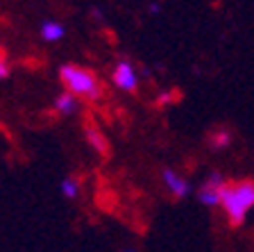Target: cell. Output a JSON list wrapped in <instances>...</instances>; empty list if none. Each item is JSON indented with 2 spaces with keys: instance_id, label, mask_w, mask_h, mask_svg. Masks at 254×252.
<instances>
[{
  "instance_id": "cell-10",
  "label": "cell",
  "mask_w": 254,
  "mask_h": 252,
  "mask_svg": "<svg viewBox=\"0 0 254 252\" xmlns=\"http://www.w3.org/2000/svg\"><path fill=\"white\" fill-rule=\"evenodd\" d=\"M229 141H232V132L229 130H218L211 137V146L213 148H227Z\"/></svg>"
},
{
  "instance_id": "cell-11",
  "label": "cell",
  "mask_w": 254,
  "mask_h": 252,
  "mask_svg": "<svg viewBox=\"0 0 254 252\" xmlns=\"http://www.w3.org/2000/svg\"><path fill=\"white\" fill-rule=\"evenodd\" d=\"M168 102H173V93H168V91H164V93L157 98V105L159 107H164V105H168Z\"/></svg>"
},
{
  "instance_id": "cell-13",
  "label": "cell",
  "mask_w": 254,
  "mask_h": 252,
  "mask_svg": "<svg viewBox=\"0 0 254 252\" xmlns=\"http://www.w3.org/2000/svg\"><path fill=\"white\" fill-rule=\"evenodd\" d=\"M148 9L152 11V14H157V11L161 9V5H159V2H150V5H148Z\"/></svg>"
},
{
  "instance_id": "cell-4",
  "label": "cell",
  "mask_w": 254,
  "mask_h": 252,
  "mask_svg": "<svg viewBox=\"0 0 254 252\" xmlns=\"http://www.w3.org/2000/svg\"><path fill=\"white\" fill-rule=\"evenodd\" d=\"M136 71H134V66L129 62H118L116 69H114V84H116L118 89L123 91H134L136 89Z\"/></svg>"
},
{
  "instance_id": "cell-12",
  "label": "cell",
  "mask_w": 254,
  "mask_h": 252,
  "mask_svg": "<svg viewBox=\"0 0 254 252\" xmlns=\"http://www.w3.org/2000/svg\"><path fill=\"white\" fill-rule=\"evenodd\" d=\"M9 75V66H7L5 59H0V80H5Z\"/></svg>"
},
{
  "instance_id": "cell-6",
  "label": "cell",
  "mask_w": 254,
  "mask_h": 252,
  "mask_svg": "<svg viewBox=\"0 0 254 252\" xmlns=\"http://www.w3.org/2000/svg\"><path fill=\"white\" fill-rule=\"evenodd\" d=\"M84 137H86V141H89V146L93 148L98 155H102V157H105V155L109 153V143H107L105 134H102L98 127H93V125H89V123H86V125H84Z\"/></svg>"
},
{
  "instance_id": "cell-9",
  "label": "cell",
  "mask_w": 254,
  "mask_h": 252,
  "mask_svg": "<svg viewBox=\"0 0 254 252\" xmlns=\"http://www.w3.org/2000/svg\"><path fill=\"white\" fill-rule=\"evenodd\" d=\"M59 189H62L64 198H77V195H79V182H77V177H64Z\"/></svg>"
},
{
  "instance_id": "cell-1",
  "label": "cell",
  "mask_w": 254,
  "mask_h": 252,
  "mask_svg": "<svg viewBox=\"0 0 254 252\" xmlns=\"http://www.w3.org/2000/svg\"><path fill=\"white\" fill-rule=\"evenodd\" d=\"M220 205L227 211L232 225H243L248 211L254 207V182L241 179V182L225 184L220 191Z\"/></svg>"
},
{
  "instance_id": "cell-3",
  "label": "cell",
  "mask_w": 254,
  "mask_h": 252,
  "mask_svg": "<svg viewBox=\"0 0 254 252\" xmlns=\"http://www.w3.org/2000/svg\"><path fill=\"white\" fill-rule=\"evenodd\" d=\"M222 186H225V179H222L220 173H211V175H209V179L202 184L200 193H197V198H200L202 205H204V207L220 205V191H222Z\"/></svg>"
},
{
  "instance_id": "cell-5",
  "label": "cell",
  "mask_w": 254,
  "mask_h": 252,
  "mask_svg": "<svg viewBox=\"0 0 254 252\" xmlns=\"http://www.w3.org/2000/svg\"><path fill=\"white\" fill-rule=\"evenodd\" d=\"M161 179H164L166 189H168L175 198H186V195L190 193V184L186 182L182 175L175 173L173 168H164V170H161Z\"/></svg>"
},
{
  "instance_id": "cell-2",
  "label": "cell",
  "mask_w": 254,
  "mask_h": 252,
  "mask_svg": "<svg viewBox=\"0 0 254 252\" xmlns=\"http://www.w3.org/2000/svg\"><path fill=\"white\" fill-rule=\"evenodd\" d=\"M59 78H62L64 86L68 89V93H73L75 98L82 95V98H89V100H98L102 95L100 82L95 80V75L91 71L82 69V66L64 64L62 69H59Z\"/></svg>"
},
{
  "instance_id": "cell-8",
  "label": "cell",
  "mask_w": 254,
  "mask_h": 252,
  "mask_svg": "<svg viewBox=\"0 0 254 252\" xmlns=\"http://www.w3.org/2000/svg\"><path fill=\"white\" fill-rule=\"evenodd\" d=\"M64 34H66V30H64V25L57 23V21H46L41 25V37L46 39V41H53V43L62 41Z\"/></svg>"
},
{
  "instance_id": "cell-14",
  "label": "cell",
  "mask_w": 254,
  "mask_h": 252,
  "mask_svg": "<svg viewBox=\"0 0 254 252\" xmlns=\"http://www.w3.org/2000/svg\"><path fill=\"white\" fill-rule=\"evenodd\" d=\"M123 252H136V250H123Z\"/></svg>"
},
{
  "instance_id": "cell-7",
  "label": "cell",
  "mask_w": 254,
  "mask_h": 252,
  "mask_svg": "<svg viewBox=\"0 0 254 252\" xmlns=\"http://www.w3.org/2000/svg\"><path fill=\"white\" fill-rule=\"evenodd\" d=\"M55 109H57V114H62V116H70V114H75V109H77V100H75L73 93L64 91V93H59L57 98H55Z\"/></svg>"
}]
</instances>
